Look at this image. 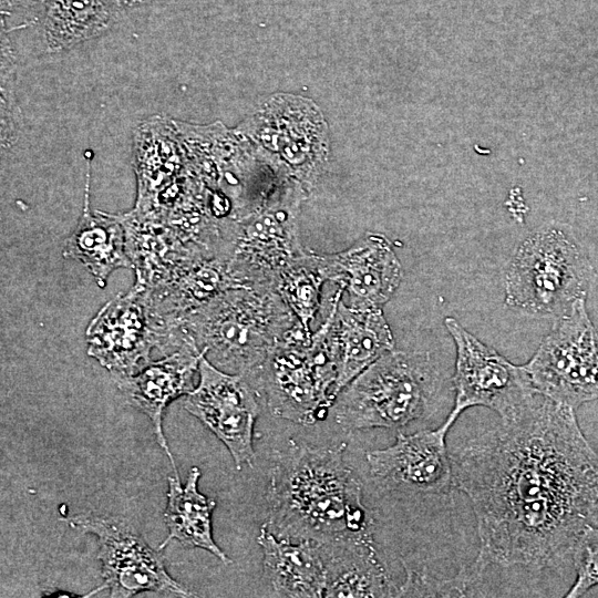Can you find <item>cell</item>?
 Masks as SVG:
<instances>
[{
    "mask_svg": "<svg viewBox=\"0 0 598 598\" xmlns=\"http://www.w3.org/2000/svg\"><path fill=\"white\" fill-rule=\"evenodd\" d=\"M454 487L476 519V559L448 584L462 592L488 565L557 567L598 525V454L575 410L539 394L451 454Z\"/></svg>",
    "mask_w": 598,
    "mask_h": 598,
    "instance_id": "1",
    "label": "cell"
},
{
    "mask_svg": "<svg viewBox=\"0 0 598 598\" xmlns=\"http://www.w3.org/2000/svg\"><path fill=\"white\" fill-rule=\"evenodd\" d=\"M346 448L292 442L274 454L265 524L277 537L319 546L373 538V518Z\"/></svg>",
    "mask_w": 598,
    "mask_h": 598,
    "instance_id": "2",
    "label": "cell"
},
{
    "mask_svg": "<svg viewBox=\"0 0 598 598\" xmlns=\"http://www.w3.org/2000/svg\"><path fill=\"white\" fill-rule=\"evenodd\" d=\"M218 369L252 377L299 323L274 289L228 288L178 320Z\"/></svg>",
    "mask_w": 598,
    "mask_h": 598,
    "instance_id": "3",
    "label": "cell"
},
{
    "mask_svg": "<svg viewBox=\"0 0 598 598\" xmlns=\"http://www.w3.org/2000/svg\"><path fill=\"white\" fill-rule=\"evenodd\" d=\"M439 384L427 353L393 349L337 395L336 422L348 430L405 426L425 415Z\"/></svg>",
    "mask_w": 598,
    "mask_h": 598,
    "instance_id": "4",
    "label": "cell"
},
{
    "mask_svg": "<svg viewBox=\"0 0 598 598\" xmlns=\"http://www.w3.org/2000/svg\"><path fill=\"white\" fill-rule=\"evenodd\" d=\"M591 271L567 228L544 225L516 249L505 275V302L533 317L558 318L586 297Z\"/></svg>",
    "mask_w": 598,
    "mask_h": 598,
    "instance_id": "5",
    "label": "cell"
},
{
    "mask_svg": "<svg viewBox=\"0 0 598 598\" xmlns=\"http://www.w3.org/2000/svg\"><path fill=\"white\" fill-rule=\"evenodd\" d=\"M293 199L276 198L223 220L219 258L236 287L276 290L281 272L305 250Z\"/></svg>",
    "mask_w": 598,
    "mask_h": 598,
    "instance_id": "6",
    "label": "cell"
},
{
    "mask_svg": "<svg viewBox=\"0 0 598 598\" xmlns=\"http://www.w3.org/2000/svg\"><path fill=\"white\" fill-rule=\"evenodd\" d=\"M261 388L270 413L301 425L326 419L337 379L322 323L309 344L279 342L251 377Z\"/></svg>",
    "mask_w": 598,
    "mask_h": 598,
    "instance_id": "7",
    "label": "cell"
},
{
    "mask_svg": "<svg viewBox=\"0 0 598 598\" xmlns=\"http://www.w3.org/2000/svg\"><path fill=\"white\" fill-rule=\"evenodd\" d=\"M524 368L536 391L556 403L576 410L598 400V332L585 298L556 318Z\"/></svg>",
    "mask_w": 598,
    "mask_h": 598,
    "instance_id": "8",
    "label": "cell"
},
{
    "mask_svg": "<svg viewBox=\"0 0 598 598\" xmlns=\"http://www.w3.org/2000/svg\"><path fill=\"white\" fill-rule=\"evenodd\" d=\"M444 324L456 347L455 417L472 406L492 409L502 421L518 417L539 393L534 388L524 365H515L495 349L480 341L454 318Z\"/></svg>",
    "mask_w": 598,
    "mask_h": 598,
    "instance_id": "9",
    "label": "cell"
},
{
    "mask_svg": "<svg viewBox=\"0 0 598 598\" xmlns=\"http://www.w3.org/2000/svg\"><path fill=\"white\" fill-rule=\"evenodd\" d=\"M65 522L96 536L102 587L110 590L111 597L128 598L143 591L193 596L167 573L161 550L153 549L126 519L80 514L66 517Z\"/></svg>",
    "mask_w": 598,
    "mask_h": 598,
    "instance_id": "10",
    "label": "cell"
},
{
    "mask_svg": "<svg viewBox=\"0 0 598 598\" xmlns=\"http://www.w3.org/2000/svg\"><path fill=\"white\" fill-rule=\"evenodd\" d=\"M85 340L87 354L107 369L113 379L143 370L152 362L153 348L171 353L168 329L151 317L144 289L135 283L99 310L86 328Z\"/></svg>",
    "mask_w": 598,
    "mask_h": 598,
    "instance_id": "11",
    "label": "cell"
},
{
    "mask_svg": "<svg viewBox=\"0 0 598 598\" xmlns=\"http://www.w3.org/2000/svg\"><path fill=\"white\" fill-rule=\"evenodd\" d=\"M203 351L199 382L186 395L184 408L224 443L237 470L252 466L255 423L260 413L255 390L245 375L218 369Z\"/></svg>",
    "mask_w": 598,
    "mask_h": 598,
    "instance_id": "12",
    "label": "cell"
},
{
    "mask_svg": "<svg viewBox=\"0 0 598 598\" xmlns=\"http://www.w3.org/2000/svg\"><path fill=\"white\" fill-rule=\"evenodd\" d=\"M457 420L448 414L435 430L413 434L398 433L395 442L367 453L369 472L386 491L442 494L454 487L446 435Z\"/></svg>",
    "mask_w": 598,
    "mask_h": 598,
    "instance_id": "13",
    "label": "cell"
},
{
    "mask_svg": "<svg viewBox=\"0 0 598 598\" xmlns=\"http://www.w3.org/2000/svg\"><path fill=\"white\" fill-rule=\"evenodd\" d=\"M320 256L327 279L347 293L352 308H382L402 280V266L381 234H365L346 250Z\"/></svg>",
    "mask_w": 598,
    "mask_h": 598,
    "instance_id": "14",
    "label": "cell"
},
{
    "mask_svg": "<svg viewBox=\"0 0 598 598\" xmlns=\"http://www.w3.org/2000/svg\"><path fill=\"white\" fill-rule=\"evenodd\" d=\"M342 299L343 291L338 288L323 321L337 370L332 390L334 400L355 377L394 349L393 334L382 308L357 309Z\"/></svg>",
    "mask_w": 598,
    "mask_h": 598,
    "instance_id": "15",
    "label": "cell"
},
{
    "mask_svg": "<svg viewBox=\"0 0 598 598\" xmlns=\"http://www.w3.org/2000/svg\"><path fill=\"white\" fill-rule=\"evenodd\" d=\"M203 352L193 340L134 375L113 379L127 403L151 420L156 441L168 456L175 475L178 473L164 434L163 416L173 400L195 389L194 377Z\"/></svg>",
    "mask_w": 598,
    "mask_h": 598,
    "instance_id": "16",
    "label": "cell"
},
{
    "mask_svg": "<svg viewBox=\"0 0 598 598\" xmlns=\"http://www.w3.org/2000/svg\"><path fill=\"white\" fill-rule=\"evenodd\" d=\"M125 229L126 251L135 269V285L152 289L174 279L202 258H214L190 248L151 209L118 215Z\"/></svg>",
    "mask_w": 598,
    "mask_h": 598,
    "instance_id": "17",
    "label": "cell"
},
{
    "mask_svg": "<svg viewBox=\"0 0 598 598\" xmlns=\"http://www.w3.org/2000/svg\"><path fill=\"white\" fill-rule=\"evenodd\" d=\"M257 543L262 550L264 575L279 597H324L328 571L320 547L311 542L277 537L264 523Z\"/></svg>",
    "mask_w": 598,
    "mask_h": 598,
    "instance_id": "18",
    "label": "cell"
},
{
    "mask_svg": "<svg viewBox=\"0 0 598 598\" xmlns=\"http://www.w3.org/2000/svg\"><path fill=\"white\" fill-rule=\"evenodd\" d=\"M90 162L87 163L83 212L66 238L63 257L81 262L105 287L117 268H133L126 251L125 229L118 215L90 210Z\"/></svg>",
    "mask_w": 598,
    "mask_h": 598,
    "instance_id": "19",
    "label": "cell"
},
{
    "mask_svg": "<svg viewBox=\"0 0 598 598\" xmlns=\"http://www.w3.org/2000/svg\"><path fill=\"white\" fill-rule=\"evenodd\" d=\"M172 124L173 121L155 117L136 131L137 198L134 208L137 210L152 209L158 196L187 172Z\"/></svg>",
    "mask_w": 598,
    "mask_h": 598,
    "instance_id": "20",
    "label": "cell"
},
{
    "mask_svg": "<svg viewBox=\"0 0 598 598\" xmlns=\"http://www.w3.org/2000/svg\"><path fill=\"white\" fill-rule=\"evenodd\" d=\"M236 288L221 259L202 258L171 281L144 289L151 317L158 323H173L197 309L219 292Z\"/></svg>",
    "mask_w": 598,
    "mask_h": 598,
    "instance_id": "21",
    "label": "cell"
},
{
    "mask_svg": "<svg viewBox=\"0 0 598 598\" xmlns=\"http://www.w3.org/2000/svg\"><path fill=\"white\" fill-rule=\"evenodd\" d=\"M200 475V470L193 466L185 485L181 484L178 475L168 476L167 504L164 511L168 535L158 549H164L175 539L185 547L207 550L224 564H230L231 560L213 538L212 514L216 502L198 491Z\"/></svg>",
    "mask_w": 598,
    "mask_h": 598,
    "instance_id": "22",
    "label": "cell"
},
{
    "mask_svg": "<svg viewBox=\"0 0 598 598\" xmlns=\"http://www.w3.org/2000/svg\"><path fill=\"white\" fill-rule=\"evenodd\" d=\"M319 547L328 571L324 597L399 596V588L379 559L373 538Z\"/></svg>",
    "mask_w": 598,
    "mask_h": 598,
    "instance_id": "23",
    "label": "cell"
},
{
    "mask_svg": "<svg viewBox=\"0 0 598 598\" xmlns=\"http://www.w3.org/2000/svg\"><path fill=\"white\" fill-rule=\"evenodd\" d=\"M111 0H51L42 28L43 53H59L103 32L113 17Z\"/></svg>",
    "mask_w": 598,
    "mask_h": 598,
    "instance_id": "24",
    "label": "cell"
},
{
    "mask_svg": "<svg viewBox=\"0 0 598 598\" xmlns=\"http://www.w3.org/2000/svg\"><path fill=\"white\" fill-rule=\"evenodd\" d=\"M320 254L303 250L281 272L276 291L308 331L321 303L322 286L327 281Z\"/></svg>",
    "mask_w": 598,
    "mask_h": 598,
    "instance_id": "25",
    "label": "cell"
},
{
    "mask_svg": "<svg viewBox=\"0 0 598 598\" xmlns=\"http://www.w3.org/2000/svg\"><path fill=\"white\" fill-rule=\"evenodd\" d=\"M16 55L7 38L1 41V144L9 147L16 142L21 124L14 100Z\"/></svg>",
    "mask_w": 598,
    "mask_h": 598,
    "instance_id": "26",
    "label": "cell"
},
{
    "mask_svg": "<svg viewBox=\"0 0 598 598\" xmlns=\"http://www.w3.org/2000/svg\"><path fill=\"white\" fill-rule=\"evenodd\" d=\"M573 557L577 578L568 590L567 598L580 597L598 585V525L588 526L582 532L575 545Z\"/></svg>",
    "mask_w": 598,
    "mask_h": 598,
    "instance_id": "27",
    "label": "cell"
}]
</instances>
